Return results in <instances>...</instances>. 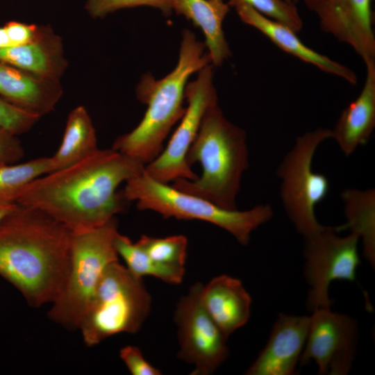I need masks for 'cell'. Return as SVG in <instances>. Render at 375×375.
Returning a JSON list of instances; mask_svg holds the SVG:
<instances>
[{
    "instance_id": "obj_1",
    "label": "cell",
    "mask_w": 375,
    "mask_h": 375,
    "mask_svg": "<svg viewBox=\"0 0 375 375\" xmlns=\"http://www.w3.org/2000/svg\"><path fill=\"white\" fill-rule=\"evenodd\" d=\"M144 166L112 148L98 149L72 165L33 180L16 203L47 213L72 232L90 229L124 210L128 201L117 188Z\"/></svg>"
},
{
    "instance_id": "obj_2",
    "label": "cell",
    "mask_w": 375,
    "mask_h": 375,
    "mask_svg": "<svg viewBox=\"0 0 375 375\" xmlns=\"http://www.w3.org/2000/svg\"><path fill=\"white\" fill-rule=\"evenodd\" d=\"M72 233L47 213L18 204L0 222V276L31 306L51 303L61 292Z\"/></svg>"
},
{
    "instance_id": "obj_3",
    "label": "cell",
    "mask_w": 375,
    "mask_h": 375,
    "mask_svg": "<svg viewBox=\"0 0 375 375\" xmlns=\"http://www.w3.org/2000/svg\"><path fill=\"white\" fill-rule=\"evenodd\" d=\"M206 48L194 32L183 31L176 67L160 79L150 73L142 76L136 88V96L147 105V109L133 130L114 141L112 149L144 165L162 152L164 140L185 112V91L190 77L212 64Z\"/></svg>"
},
{
    "instance_id": "obj_4",
    "label": "cell",
    "mask_w": 375,
    "mask_h": 375,
    "mask_svg": "<svg viewBox=\"0 0 375 375\" xmlns=\"http://www.w3.org/2000/svg\"><path fill=\"white\" fill-rule=\"evenodd\" d=\"M185 159L190 166L200 163L202 174L194 181L177 178L172 187L224 209H237L242 176L249 167L247 135L224 117L218 103L205 112Z\"/></svg>"
},
{
    "instance_id": "obj_5",
    "label": "cell",
    "mask_w": 375,
    "mask_h": 375,
    "mask_svg": "<svg viewBox=\"0 0 375 375\" xmlns=\"http://www.w3.org/2000/svg\"><path fill=\"white\" fill-rule=\"evenodd\" d=\"M122 192L128 201H136L139 210H153L164 218L211 223L231 233L242 245L248 244L251 232L273 217L269 204L257 205L243 211L224 209L206 199L158 182L144 170L128 179Z\"/></svg>"
},
{
    "instance_id": "obj_6",
    "label": "cell",
    "mask_w": 375,
    "mask_h": 375,
    "mask_svg": "<svg viewBox=\"0 0 375 375\" xmlns=\"http://www.w3.org/2000/svg\"><path fill=\"white\" fill-rule=\"evenodd\" d=\"M117 224L115 217L101 226L72 231L67 277L48 313L53 322L78 329L105 269L118 260L115 246Z\"/></svg>"
},
{
    "instance_id": "obj_7",
    "label": "cell",
    "mask_w": 375,
    "mask_h": 375,
    "mask_svg": "<svg viewBox=\"0 0 375 375\" xmlns=\"http://www.w3.org/2000/svg\"><path fill=\"white\" fill-rule=\"evenodd\" d=\"M151 299L142 278L119 260L108 265L78 329L88 347L114 335L135 333L149 316Z\"/></svg>"
},
{
    "instance_id": "obj_8",
    "label": "cell",
    "mask_w": 375,
    "mask_h": 375,
    "mask_svg": "<svg viewBox=\"0 0 375 375\" xmlns=\"http://www.w3.org/2000/svg\"><path fill=\"white\" fill-rule=\"evenodd\" d=\"M328 138H331V130L323 128L297 137L277 169L281 179L283 207L296 230L304 238L324 226L315 217V208L327 196L329 182L326 176L312 170V164L318 147Z\"/></svg>"
},
{
    "instance_id": "obj_9",
    "label": "cell",
    "mask_w": 375,
    "mask_h": 375,
    "mask_svg": "<svg viewBox=\"0 0 375 375\" xmlns=\"http://www.w3.org/2000/svg\"><path fill=\"white\" fill-rule=\"evenodd\" d=\"M212 64L198 72L188 82L185 91L188 101L185 112L167 147L144 166V172L153 180L168 184L177 178L194 181L198 176L186 162L187 152L196 138L206 110L217 104L213 84Z\"/></svg>"
},
{
    "instance_id": "obj_10",
    "label": "cell",
    "mask_w": 375,
    "mask_h": 375,
    "mask_svg": "<svg viewBox=\"0 0 375 375\" xmlns=\"http://www.w3.org/2000/svg\"><path fill=\"white\" fill-rule=\"evenodd\" d=\"M336 232L335 228L323 226L319 232L304 238L305 276L310 286L308 306L312 311L331 306L328 289L332 281L356 279L359 237L353 233L340 237Z\"/></svg>"
},
{
    "instance_id": "obj_11",
    "label": "cell",
    "mask_w": 375,
    "mask_h": 375,
    "mask_svg": "<svg viewBox=\"0 0 375 375\" xmlns=\"http://www.w3.org/2000/svg\"><path fill=\"white\" fill-rule=\"evenodd\" d=\"M203 284L196 283L178 301L174 312L178 327V357L194 365L192 375H210L227 358V338L210 317L200 297Z\"/></svg>"
},
{
    "instance_id": "obj_12",
    "label": "cell",
    "mask_w": 375,
    "mask_h": 375,
    "mask_svg": "<svg viewBox=\"0 0 375 375\" xmlns=\"http://www.w3.org/2000/svg\"><path fill=\"white\" fill-rule=\"evenodd\" d=\"M312 312L301 365L313 360L320 374H348L356 353L355 319L333 312L330 306L318 308Z\"/></svg>"
},
{
    "instance_id": "obj_13",
    "label": "cell",
    "mask_w": 375,
    "mask_h": 375,
    "mask_svg": "<svg viewBox=\"0 0 375 375\" xmlns=\"http://www.w3.org/2000/svg\"><path fill=\"white\" fill-rule=\"evenodd\" d=\"M372 0H323L315 11L321 28L347 44L364 62L375 60Z\"/></svg>"
},
{
    "instance_id": "obj_14",
    "label": "cell",
    "mask_w": 375,
    "mask_h": 375,
    "mask_svg": "<svg viewBox=\"0 0 375 375\" xmlns=\"http://www.w3.org/2000/svg\"><path fill=\"white\" fill-rule=\"evenodd\" d=\"M310 322V317L280 314L266 346L246 374H292L305 346Z\"/></svg>"
},
{
    "instance_id": "obj_15",
    "label": "cell",
    "mask_w": 375,
    "mask_h": 375,
    "mask_svg": "<svg viewBox=\"0 0 375 375\" xmlns=\"http://www.w3.org/2000/svg\"><path fill=\"white\" fill-rule=\"evenodd\" d=\"M233 8L244 23L258 29L285 52L351 84L357 83V76L353 70L305 45L288 26L262 15L247 4L238 3Z\"/></svg>"
},
{
    "instance_id": "obj_16",
    "label": "cell",
    "mask_w": 375,
    "mask_h": 375,
    "mask_svg": "<svg viewBox=\"0 0 375 375\" xmlns=\"http://www.w3.org/2000/svg\"><path fill=\"white\" fill-rule=\"evenodd\" d=\"M200 297L206 310L227 338L249 319L251 298L238 278L224 274L216 276L202 285Z\"/></svg>"
},
{
    "instance_id": "obj_17",
    "label": "cell",
    "mask_w": 375,
    "mask_h": 375,
    "mask_svg": "<svg viewBox=\"0 0 375 375\" xmlns=\"http://www.w3.org/2000/svg\"><path fill=\"white\" fill-rule=\"evenodd\" d=\"M365 64L366 76L362 90L342 110L331 130V138L346 156L367 144L375 128V60Z\"/></svg>"
},
{
    "instance_id": "obj_18",
    "label": "cell",
    "mask_w": 375,
    "mask_h": 375,
    "mask_svg": "<svg viewBox=\"0 0 375 375\" xmlns=\"http://www.w3.org/2000/svg\"><path fill=\"white\" fill-rule=\"evenodd\" d=\"M53 81L0 62V94L39 117L51 111L60 97V91L53 88Z\"/></svg>"
},
{
    "instance_id": "obj_19",
    "label": "cell",
    "mask_w": 375,
    "mask_h": 375,
    "mask_svg": "<svg viewBox=\"0 0 375 375\" xmlns=\"http://www.w3.org/2000/svg\"><path fill=\"white\" fill-rule=\"evenodd\" d=\"M173 11L184 16L202 31L211 62L221 66L231 55L223 22L231 7L224 0H172Z\"/></svg>"
},
{
    "instance_id": "obj_20",
    "label": "cell",
    "mask_w": 375,
    "mask_h": 375,
    "mask_svg": "<svg viewBox=\"0 0 375 375\" xmlns=\"http://www.w3.org/2000/svg\"><path fill=\"white\" fill-rule=\"evenodd\" d=\"M0 62L36 76L54 80L63 67L58 42L47 31L29 43L0 49Z\"/></svg>"
},
{
    "instance_id": "obj_21",
    "label": "cell",
    "mask_w": 375,
    "mask_h": 375,
    "mask_svg": "<svg viewBox=\"0 0 375 375\" xmlns=\"http://www.w3.org/2000/svg\"><path fill=\"white\" fill-rule=\"evenodd\" d=\"M98 149L92 119L84 107L78 106L69 113L61 144L50 157L53 172L82 160Z\"/></svg>"
},
{
    "instance_id": "obj_22",
    "label": "cell",
    "mask_w": 375,
    "mask_h": 375,
    "mask_svg": "<svg viewBox=\"0 0 375 375\" xmlns=\"http://www.w3.org/2000/svg\"><path fill=\"white\" fill-rule=\"evenodd\" d=\"M347 223L336 231L349 228L362 239L363 255L375 264V190L347 189L341 194Z\"/></svg>"
},
{
    "instance_id": "obj_23",
    "label": "cell",
    "mask_w": 375,
    "mask_h": 375,
    "mask_svg": "<svg viewBox=\"0 0 375 375\" xmlns=\"http://www.w3.org/2000/svg\"><path fill=\"white\" fill-rule=\"evenodd\" d=\"M115 246L118 256L126 262V268L135 276H153L167 283L179 284L183 281L185 268L160 264L152 260L137 244L117 233Z\"/></svg>"
},
{
    "instance_id": "obj_24",
    "label": "cell",
    "mask_w": 375,
    "mask_h": 375,
    "mask_svg": "<svg viewBox=\"0 0 375 375\" xmlns=\"http://www.w3.org/2000/svg\"><path fill=\"white\" fill-rule=\"evenodd\" d=\"M51 172L50 157L0 166V205L16 203L22 190L31 182Z\"/></svg>"
},
{
    "instance_id": "obj_25",
    "label": "cell",
    "mask_w": 375,
    "mask_h": 375,
    "mask_svg": "<svg viewBox=\"0 0 375 375\" xmlns=\"http://www.w3.org/2000/svg\"><path fill=\"white\" fill-rule=\"evenodd\" d=\"M136 244L152 260L160 264L184 267L188 241L183 235L164 238L143 235Z\"/></svg>"
},
{
    "instance_id": "obj_26",
    "label": "cell",
    "mask_w": 375,
    "mask_h": 375,
    "mask_svg": "<svg viewBox=\"0 0 375 375\" xmlns=\"http://www.w3.org/2000/svg\"><path fill=\"white\" fill-rule=\"evenodd\" d=\"M231 8L238 3H245L262 15L279 22L296 33L303 27V22L293 2L285 0H228Z\"/></svg>"
},
{
    "instance_id": "obj_27",
    "label": "cell",
    "mask_w": 375,
    "mask_h": 375,
    "mask_svg": "<svg viewBox=\"0 0 375 375\" xmlns=\"http://www.w3.org/2000/svg\"><path fill=\"white\" fill-rule=\"evenodd\" d=\"M149 6L161 11L165 16L173 12L172 0H86L85 8L93 17H102L119 9Z\"/></svg>"
},
{
    "instance_id": "obj_28",
    "label": "cell",
    "mask_w": 375,
    "mask_h": 375,
    "mask_svg": "<svg viewBox=\"0 0 375 375\" xmlns=\"http://www.w3.org/2000/svg\"><path fill=\"white\" fill-rule=\"evenodd\" d=\"M40 118L3 98H0V126L14 135L28 131Z\"/></svg>"
},
{
    "instance_id": "obj_29",
    "label": "cell",
    "mask_w": 375,
    "mask_h": 375,
    "mask_svg": "<svg viewBox=\"0 0 375 375\" xmlns=\"http://www.w3.org/2000/svg\"><path fill=\"white\" fill-rule=\"evenodd\" d=\"M119 356L133 375L161 374L158 369L144 358L140 349L137 347L128 345L122 348Z\"/></svg>"
},
{
    "instance_id": "obj_30",
    "label": "cell",
    "mask_w": 375,
    "mask_h": 375,
    "mask_svg": "<svg viewBox=\"0 0 375 375\" xmlns=\"http://www.w3.org/2000/svg\"><path fill=\"white\" fill-rule=\"evenodd\" d=\"M24 155V148L17 135L0 126V166L15 164Z\"/></svg>"
},
{
    "instance_id": "obj_31",
    "label": "cell",
    "mask_w": 375,
    "mask_h": 375,
    "mask_svg": "<svg viewBox=\"0 0 375 375\" xmlns=\"http://www.w3.org/2000/svg\"><path fill=\"white\" fill-rule=\"evenodd\" d=\"M11 45H21L29 43L37 39L42 30L35 25H29L17 22H10L4 26Z\"/></svg>"
},
{
    "instance_id": "obj_32",
    "label": "cell",
    "mask_w": 375,
    "mask_h": 375,
    "mask_svg": "<svg viewBox=\"0 0 375 375\" xmlns=\"http://www.w3.org/2000/svg\"><path fill=\"white\" fill-rule=\"evenodd\" d=\"M11 43L4 27H0V49L10 47Z\"/></svg>"
},
{
    "instance_id": "obj_33",
    "label": "cell",
    "mask_w": 375,
    "mask_h": 375,
    "mask_svg": "<svg viewBox=\"0 0 375 375\" xmlns=\"http://www.w3.org/2000/svg\"><path fill=\"white\" fill-rule=\"evenodd\" d=\"M16 206L17 203L0 205V222Z\"/></svg>"
},
{
    "instance_id": "obj_34",
    "label": "cell",
    "mask_w": 375,
    "mask_h": 375,
    "mask_svg": "<svg viewBox=\"0 0 375 375\" xmlns=\"http://www.w3.org/2000/svg\"><path fill=\"white\" fill-rule=\"evenodd\" d=\"M307 8L315 12L317 10L323 0H303Z\"/></svg>"
},
{
    "instance_id": "obj_35",
    "label": "cell",
    "mask_w": 375,
    "mask_h": 375,
    "mask_svg": "<svg viewBox=\"0 0 375 375\" xmlns=\"http://www.w3.org/2000/svg\"><path fill=\"white\" fill-rule=\"evenodd\" d=\"M285 1H287L288 2H293L294 3V2L297 1V0H285Z\"/></svg>"
}]
</instances>
